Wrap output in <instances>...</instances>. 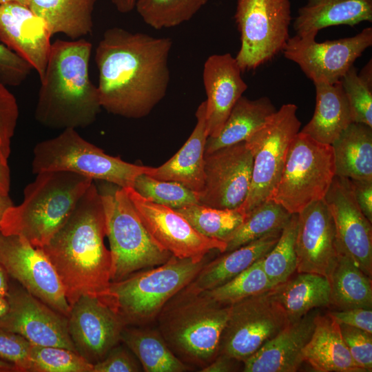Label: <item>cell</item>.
Segmentation results:
<instances>
[{"instance_id": "52a82bcc", "label": "cell", "mask_w": 372, "mask_h": 372, "mask_svg": "<svg viewBox=\"0 0 372 372\" xmlns=\"http://www.w3.org/2000/svg\"><path fill=\"white\" fill-rule=\"evenodd\" d=\"M104 208L112 256L111 282L158 266L172 256L151 236L124 187L103 181L97 187Z\"/></svg>"}, {"instance_id": "9a60e30c", "label": "cell", "mask_w": 372, "mask_h": 372, "mask_svg": "<svg viewBox=\"0 0 372 372\" xmlns=\"http://www.w3.org/2000/svg\"><path fill=\"white\" fill-rule=\"evenodd\" d=\"M0 265L8 276L56 311L68 317L70 310L63 287L41 248L18 235L0 231Z\"/></svg>"}, {"instance_id": "8992f818", "label": "cell", "mask_w": 372, "mask_h": 372, "mask_svg": "<svg viewBox=\"0 0 372 372\" xmlns=\"http://www.w3.org/2000/svg\"><path fill=\"white\" fill-rule=\"evenodd\" d=\"M172 256L165 263L111 282L102 300L130 326L149 323L187 287L206 262Z\"/></svg>"}, {"instance_id": "44dd1931", "label": "cell", "mask_w": 372, "mask_h": 372, "mask_svg": "<svg viewBox=\"0 0 372 372\" xmlns=\"http://www.w3.org/2000/svg\"><path fill=\"white\" fill-rule=\"evenodd\" d=\"M52 34L45 21L28 6L8 2L0 5V40L44 76Z\"/></svg>"}, {"instance_id": "8d00e7d4", "label": "cell", "mask_w": 372, "mask_h": 372, "mask_svg": "<svg viewBox=\"0 0 372 372\" xmlns=\"http://www.w3.org/2000/svg\"><path fill=\"white\" fill-rule=\"evenodd\" d=\"M208 0H136L143 21L156 30L173 28L190 20Z\"/></svg>"}, {"instance_id": "f6af8a7d", "label": "cell", "mask_w": 372, "mask_h": 372, "mask_svg": "<svg viewBox=\"0 0 372 372\" xmlns=\"http://www.w3.org/2000/svg\"><path fill=\"white\" fill-rule=\"evenodd\" d=\"M340 327L342 338L355 364L364 372L371 371L372 333L342 324Z\"/></svg>"}, {"instance_id": "9f6ffc18", "label": "cell", "mask_w": 372, "mask_h": 372, "mask_svg": "<svg viewBox=\"0 0 372 372\" xmlns=\"http://www.w3.org/2000/svg\"><path fill=\"white\" fill-rule=\"evenodd\" d=\"M0 371H16L13 364L0 359Z\"/></svg>"}, {"instance_id": "bcb514c9", "label": "cell", "mask_w": 372, "mask_h": 372, "mask_svg": "<svg viewBox=\"0 0 372 372\" xmlns=\"http://www.w3.org/2000/svg\"><path fill=\"white\" fill-rule=\"evenodd\" d=\"M32 69L27 61L0 43V79L2 82L19 85L25 80Z\"/></svg>"}, {"instance_id": "db71d44e", "label": "cell", "mask_w": 372, "mask_h": 372, "mask_svg": "<svg viewBox=\"0 0 372 372\" xmlns=\"http://www.w3.org/2000/svg\"><path fill=\"white\" fill-rule=\"evenodd\" d=\"M9 289V276L0 265V297H7Z\"/></svg>"}, {"instance_id": "83f0119b", "label": "cell", "mask_w": 372, "mask_h": 372, "mask_svg": "<svg viewBox=\"0 0 372 372\" xmlns=\"http://www.w3.org/2000/svg\"><path fill=\"white\" fill-rule=\"evenodd\" d=\"M372 21V0H307L293 26L298 35L335 25Z\"/></svg>"}, {"instance_id": "f5cc1de1", "label": "cell", "mask_w": 372, "mask_h": 372, "mask_svg": "<svg viewBox=\"0 0 372 372\" xmlns=\"http://www.w3.org/2000/svg\"><path fill=\"white\" fill-rule=\"evenodd\" d=\"M111 1L121 13H128L135 8L136 0H111Z\"/></svg>"}, {"instance_id": "816d5d0a", "label": "cell", "mask_w": 372, "mask_h": 372, "mask_svg": "<svg viewBox=\"0 0 372 372\" xmlns=\"http://www.w3.org/2000/svg\"><path fill=\"white\" fill-rule=\"evenodd\" d=\"M10 187V168L0 152V193L8 195Z\"/></svg>"}, {"instance_id": "7402d4cb", "label": "cell", "mask_w": 372, "mask_h": 372, "mask_svg": "<svg viewBox=\"0 0 372 372\" xmlns=\"http://www.w3.org/2000/svg\"><path fill=\"white\" fill-rule=\"evenodd\" d=\"M235 57L230 53L212 54L205 61L203 81L207 95L208 137L218 136L233 107L247 89Z\"/></svg>"}, {"instance_id": "9c48e42d", "label": "cell", "mask_w": 372, "mask_h": 372, "mask_svg": "<svg viewBox=\"0 0 372 372\" xmlns=\"http://www.w3.org/2000/svg\"><path fill=\"white\" fill-rule=\"evenodd\" d=\"M335 176L331 145L300 131L288 148L280 178L270 200L291 214L323 200Z\"/></svg>"}, {"instance_id": "5b68a950", "label": "cell", "mask_w": 372, "mask_h": 372, "mask_svg": "<svg viewBox=\"0 0 372 372\" xmlns=\"http://www.w3.org/2000/svg\"><path fill=\"white\" fill-rule=\"evenodd\" d=\"M230 309L185 287L158 314V330L178 359L202 369L218 355Z\"/></svg>"}, {"instance_id": "c3c4849f", "label": "cell", "mask_w": 372, "mask_h": 372, "mask_svg": "<svg viewBox=\"0 0 372 372\" xmlns=\"http://www.w3.org/2000/svg\"><path fill=\"white\" fill-rule=\"evenodd\" d=\"M338 324H346L372 333V309L353 308L327 313Z\"/></svg>"}, {"instance_id": "d4e9b609", "label": "cell", "mask_w": 372, "mask_h": 372, "mask_svg": "<svg viewBox=\"0 0 372 372\" xmlns=\"http://www.w3.org/2000/svg\"><path fill=\"white\" fill-rule=\"evenodd\" d=\"M282 230L271 232L205 262L185 287L194 293L209 291L229 282L266 255L278 240Z\"/></svg>"}, {"instance_id": "1f68e13d", "label": "cell", "mask_w": 372, "mask_h": 372, "mask_svg": "<svg viewBox=\"0 0 372 372\" xmlns=\"http://www.w3.org/2000/svg\"><path fill=\"white\" fill-rule=\"evenodd\" d=\"M276 111L267 96L251 100L242 96L233 107L218 136L207 137L205 154L245 141Z\"/></svg>"}, {"instance_id": "e0dca14e", "label": "cell", "mask_w": 372, "mask_h": 372, "mask_svg": "<svg viewBox=\"0 0 372 372\" xmlns=\"http://www.w3.org/2000/svg\"><path fill=\"white\" fill-rule=\"evenodd\" d=\"M205 180L199 204L218 209H236L250 188L252 155L242 141L205 154Z\"/></svg>"}, {"instance_id": "680465c9", "label": "cell", "mask_w": 372, "mask_h": 372, "mask_svg": "<svg viewBox=\"0 0 372 372\" xmlns=\"http://www.w3.org/2000/svg\"><path fill=\"white\" fill-rule=\"evenodd\" d=\"M8 2H18L26 6H28L29 4V0H0V5Z\"/></svg>"}, {"instance_id": "7bdbcfd3", "label": "cell", "mask_w": 372, "mask_h": 372, "mask_svg": "<svg viewBox=\"0 0 372 372\" xmlns=\"http://www.w3.org/2000/svg\"><path fill=\"white\" fill-rule=\"evenodd\" d=\"M18 117L19 107L14 96L0 82V152L7 163Z\"/></svg>"}, {"instance_id": "e575fe53", "label": "cell", "mask_w": 372, "mask_h": 372, "mask_svg": "<svg viewBox=\"0 0 372 372\" xmlns=\"http://www.w3.org/2000/svg\"><path fill=\"white\" fill-rule=\"evenodd\" d=\"M291 214L272 200H267L249 211L242 223L224 240L225 252L230 251L271 232L282 230Z\"/></svg>"}, {"instance_id": "484cf974", "label": "cell", "mask_w": 372, "mask_h": 372, "mask_svg": "<svg viewBox=\"0 0 372 372\" xmlns=\"http://www.w3.org/2000/svg\"><path fill=\"white\" fill-rule=\"evenodd\" d=\"M303 360L318 372H364L353 360L342 338L340 324L327 313L316 314Z\"/></svg>"}, {"instance_id": "6f0895ef", "label": "cell", "mask_w": 372, "mask_h": 372, "mask_svg": "<svg viewBox=\"0 0 372 372\" xmlns=\"http://www.w3.org/2000/svg\"><path fill=\"white\" fill-rule=\"evenodd\" d=\"M8 309V303L6 298L0 297V318L3 316Z\"/></svg>"}, {"instance_id": "3957f363", "label": "cell", "mask_w": 372, "mask_h": 372, "mask_svg": "<svg viewBox=\"0 0 372 372\" xmlns=\"http://www.w3.org/2000/svg\"><path fill=\"white\" fill-rule=\"evenodd\" d=\"M92 48L84 39L52 43L34 112L43 125L76 129L96 119L101 106L97 86L89 76Z\"/></svg>"}, {"instance_id": "603a6c76", "label": "cell", "mask_w": 372, "mask_h": 372, "mask_svg": "<svg viewBox=\"0 0 372 372\" xmlns=\"http://www.w3.org/2000/svg\"><path fill=\"white\" fill-rule=\"evenodd\" d=\"M316 313L290 322L245 360L244 372H295L304 362L303 351L313 329Z\"/></svg>"}, {"instance_id": "7dc6e473", "label": "cell", "mask_w": 372, "mask_h": 372, "mask_svg": "<svg viewBox=\"0 0 372 372\" xmlns=\"http://www.w3.org/2000/svg\"><path fill=\"white\" fill-rule=\"evenodd\" d=\"M139 361L122 345H116L101 361L93 364V372H138L142 371Z\"/></svg>"}, {"instance_id": "ab89813d", "label": "cell", "mask_w": 372, "mask_h": 372, "mask_svg": "<svg viewBox=\"0 0 372 372\" xmlns=\"http://www.w3.org/2000/svg\"><path fill=\"white\" fill-rule=\"evenodd\" d=\"M347 96L353 122L372 127L371 59L358 72L353 65L340 81Z\"/></svg>"}, {"instance_id": "60d3db41", "label": "cell", "mask_w": 372, "mask_h": 372, "mask_svg": "<svg viewBox=\"0 0 372 372\" xmlns=\"http://www.w3.org/2000/svg\"><path fill=\"white\" fill-rule=\"evenodd\" d=\"M133 188L145 198L174 209L199 203V194L177 182L158 180L146 174L136 177Z\"/></svg>"}, {"instance_id": "8fae6325", "label": "cell", "mask_w": 372, "mask_h": 372, "mask_svg": "<svg viewBox=\"0 0 372 372\" xmlns=\"http://www.w3.org/2000/svg\"><path fill=\"white\" fill-rule=\"evenodd\" d=\"M234 19L240 34L235 57L242 72L256 70L282 52L289 39V0H236Z\"/></svg>"}, {"instance_id": "d590c367", "label": "cell", "mask_w": 372, "mask_h": 372, "mask_svg": "<svg viewBox=\"0 0 372 372\" xmlns=\"http://www.w3.org/2000/svg\"><path fill=\"white\" fill-rule=\"evenodd\" d=\"M200 234L224 241L245 220L239 207L218 209L199 203L176 209Z\"/></svg>"}, {"instance_id": "ba28073f", "label": "cell", "mask_w": 372, "mask_h": 372, "mask_svg": "<svg viewBox=\"0 0 372 372\" xmlns=\"http://www.w3.org/2000/svg\"><path fill=\"white\" fill-rule=\"evenodd\" d=\"M151 168L107 154L73 128L65 129L56 137L37 143L32 162L35 174L47 171L70 172L124 188L133 187L136 177L147 174Z\"/></svg>"}, {"instance_id": "f35d334b", "label": "cell", "mask_w": 372, "mask_h": 372, "mask_svg": "<svg viewBox=\"0 0 372 372\" xmlns=\"http://www.w3.org/2000/svg\"><path fill=\"white\" fill-rule=\"evenodd\" d=\"M273 287L262 266V258L229 282L204 291L218 304L231 305L247 297L271 290Z\"/></svg>"}, {"instance_id": "836d02e7", "label": "cell", "mask_w": 372, "mask_h": 372, "mask_svg": "<svg viewBox=\"0 0 372 372\" xmlns=\"http://www.w3.org/2000/svg\"><path fill=\"white\" fill-rule=\"evenodd\" d=\"M327 279L330 286L331 304L340 310L372 309L371 278L345 254L338 252Z\"/></svg>"}, {"instance_id": "ffe728a7", "label": "cell", "mask_w": 372, "mask_h": 372, "mask_svg": "<svg viewBox=\"0 0 372 372\" xmlns=\"http://www.w3.org/2000/svg\"><path fill=\"white\" fill-rule=\"evenodd\" d=\"M298 214L295 238L296 271L328 278L338 257L336 232L324 202H314Z\"/></svg>"}, {"instance_id": "f1b7e54d", "label": "cell", "mask_w": 372, "mask_h": 372, "mask_svg": "<svg viewBox=\"0 0 372 372\" xmlns=\"http://www.w3.org/2000/svg\"><path fill=\"white\" fill-rule=\"evenodd\" d=\"M270 292L285 311L289 322L302 318L312 309L331 305L329 280L316 273H298L293 278L273 287Z\"/></svg>"}, {"instance_id": "2e32d148", "label": "cell", "mask_w": 372, "mask_h": 372, "mask_svg": "<svg viewBox=\"0 0 372 372\" xmlns=\"http://www.w3.org/2000/svg\"><path fill=\"white\" fill-rule=\"evenodd\" d=\"M14 281L9 282L8 309L0 318V327L21 335L32 344L77 352L68 332V317Z\"/></svg>"}, {"instance_id": "f546056e", "label": "cell", "mask_w": 372, "mask_h": 372, "mask_svg": "<svg viewBox=\"0 0 372 372\" xmlns=\"http://www.w3.org/2000/svg\"><path fill=\"white\" fill-rule=\"evenodd\" d=\"M331 145L335 176L372 180V127L353 122Z\"/></svg>"}, {"instance_id": "5bb4252c", "label": "cell", "mask_w": 372, "mask_h": 372, "mask_svg": "<svg viewBox=\"0 0 372 372\" xmlns=\"http://www.w3.org/2000/svg\"><path fill=\"white\" fill-rule=\"evenodd\" d=\"M125 189L151 236L172 256L199 262L212 250L225 251L226 242L200 234L174 209L145 198L133 187Z\"/></svg>"}, {"instance_id": "4316f807", "label": "cell", "mask_w": 372, "mask_h": 372, "mask_svg": "<svg viewBox=\"0 0 372 372\" xmlns=\"http://www.w3.org/2000/svg\"><path fill=\"white\" fill-rule=\"evenodd\" d=\"M316 107L310 121L300 131L316 141L331 145L353 123L349 104L340 82H313Z\"/></svg>"}, {"instance_id": "30bf717a", "label": "cell", "mask_w": 372, "mask_h": 372, "mask_svg": "<svg viewBox=\"0 0 372 372\" xmlns=\"http://www.w3.org/2000/svg\"><path fill=\"white\" fill-rule=\"evenodd\" d=\"M297 110L295 104L282 105L245 141L253 158L250 188L239 207L246 214L270 200L276 187L290 143L300 132Z\"/></svg>"}, {"instance_id": "681fc988", "label": "cell", "mask_w": 372, "mask_h": 372, "mask_svg": "<svg viewBox=\"0 0 372 372\" xmlns=\"http://www.w3.org/2000/svg\"><path fill=\"white\" fill-rule=\"evenodd\" d=\"M351 182L359 207L372 223V180L351 179Z\"/></svg>"}, {"instance_id": "7a4b0ae2", "label": "cell", "mask_w": 372, "mask_h": 372, "mask_svg": "<svg viewBox=\"0 0 372 372\" xmlns=\"http://www.w3.org/2000/svg\"><path fill=\"white\" fill-rule=\"evenodd\" d=\"M105 236L104 208L93 181L63 226L41 248L54 267L70 306L83 295L101 300L105 296L112 270Z\"/></svg>"}, {"instance_id": "d6986e66", "label": "cell", "mask_w": 372, "mask_h": 372, "mask_svg": "<svg viewBox=\"0 0 372 372\" xmlns=\"http://www.w3.org/2000/svg\"><path fill=\"white\" fill-rule=\"evenodd\" d=\"M125 326L115 311L90 295L80 296L70 306L68 316V332L76 351L92 364L121 342Z\"/></svg>"}, {"instance_id": "11a10c76", "label": "cell", "mask_w": 372, "mask_h": 372, "mask_svg": "<svg viewBox=\"0 0 372 372\" xmlns=\"http://www.w3.org/2000/svg\"><path fill=\"white\" fill-rule=\"evenodd\" d=\"M13 205L8 194L6 195L0 193V222L5 211Z\"/></svg>"}, {"instance_id": "f907efd6", "label": "cell", "mask_w": 372, "mask_h": 372, "mask_svg": "<svg viewBox=\"0 0 372 372\" xmlns=\"http://www.w3.org/2000/svg\"><path fill=\"white\" fill-rule=\"evenodd\" d=\"M240 362L225 355L218 354L207 366L200 370L202 372H228L236 371L237 362Z\"/></svg>"}, {"instance_id": "7c38bea8", "label": "cell", "mask_w": 372, "mask_h": 372, "mask_svg": "<svg viewBox=\"0 0 372 372\" xmlns=\"http://www.w3.org/2000/svg\"><path fill=\"white\" fill-rule=\"evenodd\" d=\"M289 323L270 290L243 298L231 305L218 355L242 362Z\"/></svg>"}, {"instance_id": "4fadbf2b", "label": "cell", "mask_w": 372, "mask_h": 372, "mask_svg": "<svg viewBox=\"0 0 372 372\" xmlns=\"http://www.w3.org/2000/svg\"><path fill=\"white\" fill-rule=\"evenodd\" d=\"M318 32L289 37L282 53L313 82H339L354 62L372 45V28L340 39L317 42Z\"/></svg>"}, {"instance_id": "74e56055", "label": "cell", "mask_w": 372, "mask_h": 372, "mask_svg": "<svg viewBox=\"0 0 372 372\" xmlns=\"http://www.w3.org/2000/svg\"><path fill=\"white\" fill-rule=\"evenodd\" d=\"M297 218V214H291L276 245L262 258V269L273 287L287 281L296 271Z\"/></svg>"}, {"instance_id": "d6a6232c", "label": "cell", "mask_w": 372, "mask_h": 372, "mask_svg": "<svg viewBox=\"0 0 372 372\" xmlns=\"http://www.w3.org/2000/svg\"><path fill=\"white\" fill-rule=\"evenodd\" d=\"M121 340L145 372H184L192 369L171 351L158 330L127 325Z\"/></svg>"}, {"instance_id": "6da1fadb", "label": "cell", "mask_w": 372, "mask_h": 372, "mask_svg": "<svg viewBox=\"0 0 372 372\" xmlns=\"http://www.w3.org/2000/svg\"><path fill=\"white\" fill-rule=\"evenodd\" d=\"M172 47L169 37L118 27L106 30L94 57L101 108L129 118L148 115L166 94Z\"/></svg>"}, {"instance_id": "ac0fdd59", "label": "cell", "mask_w": 372, "mask_h": 372, "mask_svg": "<svg viewBox=\"0 0 372 372\" xmlns=\"http://www.w3.org/2000/svg\"><path fill=\"white\" fill-rule=\"evenodd\" d=\"M323 200L334 223L338 251L371 278V223L356 202L351 179L335 176Z\"/></svg>"}, {"instance_id": "4dcf8cb0", "label": "cell", "mask_w": 372, "mask_h": 372, "mask_svg": "<svg viewBox=\"0 0 372 372\" xmlns=\"http://www.w3.org/2000/svg\"><path fill=\"white\" fill-rule=\"evenodd\" d=\"M96 0H29L28 6L47 24L50 34L83 39L93 30Z\"/></svg>"}, {"instance_id": "b9f144b4", "label": "cell", "mask_w": 372, "mask_h": 372, "mask_svg": "<svg viewBox=\"0 0 372 372\" xmlns=\"http://www.w3.org/2000/svg\"><path fill=\"white\" fill-rule=\"evenodd\" d=\"M30 372H93V364L76 351L31 344Z\"/></svg>"}, {"instance_id": "ee69618b", "label": "cell", "mask_w": 372, "mask_h": 372, "mask_svg": "<svg viewBox=\"0 0 372 372\" xmlns=\"http://www.w3.org/2000/svg\"><path fill=\"white\" fill-rule=\"evenodd\" d=\"M31 344L21 335L0 327V359L13 364L16 371H30Z\"/></svg>"}, {"instance_id": "277c9868", "label": "cell", "mask_w": 372, "mask_h": 372, "mask_svg": "<svg viewBox=\"0 0 372 372\" xmlns=\"http://www.w3.org/2000/svg\"><path fill=\"white\" fill-rule=\"evenodd\" d=\"M23 190V200L4 213L0 231L18 235L42 248L63 226L94 180L76 173L47 171L36 174Z\"/></svg>"}, {"instance_id": "cb8c5ba5", "label": "cell", "mask_w": 372, "mask_h": 372, "mask_svg": "<svg viewBox=\"0 0 372 372\" xmlns=\"http://www.w3.org/2000/svg\"><path fill=\"white\" fill-rule=\"evenodd\" d=\"M196 117L195 127L183 146L166 163L152 167L147 175L158 180L177 182L200 194L204 186V156L208 137L205 101L198 107Z\"/></svg>"}]
</instances>
